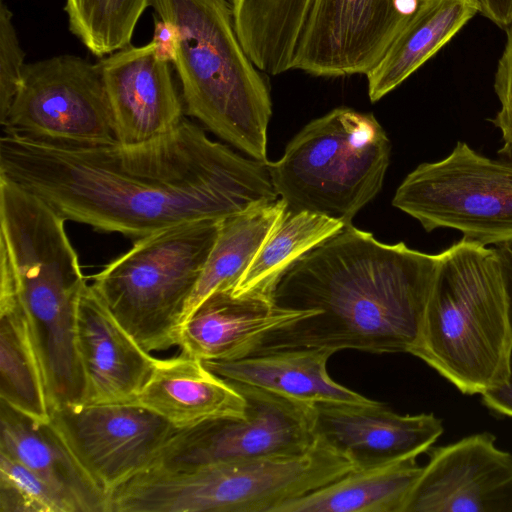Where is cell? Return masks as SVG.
I'll return each mask as SVG.
<instances>
[{
	"label": "cell",
	"mask_w": 512,
	"mask_h": 512,
	"mask_svg": "<svg viewBox=\"0 0 512 512\" xmlns=\"http://www.w3.org/2000/svg\"><path fill=\"white\" fill-rule=\"evenodd\" d=\"M76 346L85 380L84 404L132 403L156 359L133 339L88 284L77 306Z\"/></svg>",
	"instance_id": "obj_16"
},
{
	"label": "cell",
	"mask_w": 512,
	"mask_h": 512,
	"mask_svg": "<svg viewBox=\"0 0 512 512\" xmlns=\"http://www.w3.org/2000/svg\"><path fill=\"white\" fill-rule=\"evenodd\" d=\"M480 10L478 0H419L383 58L366 74L370 100L376 102L402 84Z\"/></svg>",
	"instance_id": "obj_22"
},
{
	"label": "cell",
	"mask_w": 512,
	"mask_h": 512,
	"mask_svg": "<svg viewBox=\"0 0 512 512\" xmlns=\"http://www.w3.org/2000/svg\"><path fill=\"white\" fill-rule=\"evenodd\" d=\"M509 296L512 317V242L494 246ZM483 405L497 416L512 418V352L505 385L481 395Z\"/></svg>",
	"instance_id": "obj_30"
},
{
	"label": "cell",
	"mask_w": 512,
	"mask_h": 512,
	"mask_svg": "<svg viewBox=\"0 0 512 512\" xmlns=\"http://www.w3.org/2000/svg\"><path fill=\"white\" fill-rule=\"evenodd\" d=\"M177 29L174 66L186 111L221 139L267 163L272 115L263 72L238 37L231 0H150Z\"/></svg>",
	"instance_id": "obj_4"
},
{
	"label": "cell",
	"mask_w": 512,
	"mask_h": 512,
	"mask_svg": "<svg viewBox=\"0 0 512 512\" xmlns=\"http://www.w3.org/2000/svg\"><path fill=\"white\" fill-rule=\"evenodd\" d=\"M389 138L371 113L338 107L312 120L268 162L287 210L351 224L380 192L390 162Z\"/></svg>",
	"instance_id": "obj_6"
},
{
	"label": "cell",
	"mask_w": 512,
	"mask_h": 512,
	"mask_svg": "<svg viewBox=\"0 0 512 512\" xmlns=\"http://www.w3.org/2000/svg\"><path fill=\"white\" fill-rule=\"evenodd\" d=\"M0 512H74L70 504L20 461L0 452Z\"/></svg>",
	"instance_id": "obj_27"
},
{
	"label": "cell",
	"mask_w": 512,
	"mask_h": 512,
	"mask_svg": "<svg viewBox=\"0 0 512 512\" xmlns=\"http://www.w3.org/2000/svg\"><path fill=\"white\" fill-rule=\"evenodd\" d=\"M392 204L427 231L454 229L482 245L512 242V156L493 159L458 141L445 158L418 165Z\"/></svg>",
	"instance_id": "obj_8"
},
{
	"label": "cell",
	"mask_w": 512,
	"mask_h": 512,
	"mask_svg": "<svg viewBox=\"0 0 512 512\" xmlns=\"http://www.w3.org/2000/svg\"><path fill=\"white\" fill-rule=\"evenodd\" d=\"M444 431L433 413L401 415L384 404L322 402L314 405V432L355 469L428 452Z\"/></svg>",
	"instance_id": "obj_14"
},
{
	"label": "cell",
	"mask_w": 512,
	"mask_h": 512,
	"mask_svg": "<svg viewBox=\"0 0 512 512\" xmlns=\"http://www.w3.org/2000/svg\"><path fill=\"white\" fill-rule=\"evenodd\" d=\"M99 66L119 143L149 142L172 133L181 124L183 105L170 63L155 56L151 41L117 50Z\"/></svg>",
	"instance_id": "obj_15"
},
{
	"label": "cell",
	"mask_w": 512,
	"mask_h": 512,
	"mask_svg": "<svg viewBox=\"0 0 512 512\" xmlns=\"http://www.w3.org/2000/svg\"><path fill=\"white\" fill-rule=\"evenodd\" d=\"M438 261L345 225L288 266L271 291L282 308L317 313L264 333L240 358L295 349L410 353Z\"/></svg>",
	"instance_id": "obj_2"
},
{
	"label": "cell",
	"mask_w": 512,
	"mask_h": 512,
	"mask_svg": "<svg viewBox=\"0 0 512 512\" xmlns=\"http://www.w3.org/2000/svg\"><path fill=\"white\" fill-rule=\"evenodd\" d=\"M416 459L354 469L275 512H404L422 469Z\"/></svg>",
	"instance_id": "obj_23"
},
{
	"label": "cell",
	"mask_w": 512,
	"mask_h": 512,
	"mask_svg": "<svg viewBox=\"0 0 512 512\" xmlns=\"http://www.w3.org/2000/svg\"><path fill=\"white\" fill-rule=\"evenodd\" d=\"M480 13L493 24L505 29L512 23V0H478Z\"/></svg>",
	"instance_id": "obj_32"
},
{
	"label": "cell",
	"mask_w": 512,
	"mask_h": 512,
	"mask_svg": "<svg viewBox=\"0 0 512 512\" xmlns=\"http://www.w3.org/2000/svg\"><path fill=\"white\" fill-rule=\"evenodd\" d=\"M154 32L151 43L155 56L164 62L174 63L179 46V35L176 27L167 20L154 19Z\"/></svg>",
	"instance_id": "obj_31"
},
{
	"label": "cell",
	"mask_w": 512,
	"mask_h": 512,
	"mask_svg": "<svg viewBox=\"0 0 512 512\" xmlns=\"http://www.w3.org/2000/svg\"><path fill=\"white\" fill-rule=\"evenodd\" d=\"M439 261L411 355L462 394L506 384L512 352L509 296L494 247L465 238Z\"/></svg>",
	"instance_id": "obj_3"
},
{
	"label": "cell",
	"mask_w": 512,
	"mask_h": 512,
	"mask_svg": "<svg viewBox=\"0 0 512 512\" xmlns=\"http://www.w3.org/2000/svg\"><path fill=\"white\" fill-rule=\"evenodd\" d=\"M25 54L15 30L12 13L0 4V121L8 113L19 90L25 69Z\"/></svg>",
	"instance_id": "obj_28"
},
{
	"label": "cell",
	"mask_w": 512,
	"mask_h": 512,
	"mask_svg": "<svg viewBox=\"0 0 512 512\" xmlns=\"http://www.w3.org/2000/svg\"><path fill=\"white\" fill-rule=\"evenodd\" d=\"M286 208L285 202L278 198L259 202L222 220L183 321L210 294L234 289Z\"/></svg>",
	"instance_id": "obj_24"
},
{
	"label": "cell",
	"mask_w": 512,
	"mask_h": 512,
	"mask_svg": "<svg viewBox=\"0 0 512 512\" xmlns=\"http://www.w3.org/2000/svg\"><path fill=\"white\" fill-rule=\"evenodd\" d=\"M316 313L282 308L262 293L218 290L183 321L177 346L202 361L238 359L264 333Z\"/></svg>",
	"instance_id": "obj_17"
},
{
	"label": "cell",
	"mask_w": 512,
	"mask_h": 512,
	"mask_svg": "<svg viewBox=\"0 0 512 512\" xmlns=\"http://www.w3.org/2000/svg\"><path fill=\"white\" fill-rule=\"evenodd\" d=\"M316 437L301 454L250 458L187 469L151 467L131 479L133 512H275L354 470Z\"/></svg>",
	"instance_id": "obj_5"
},
{
	"label": "cell",
	"mask_w": 512,
	"mask_h": 512,
	"mask_svg": "<svg viewBox=\"0 0 512 512\" xmlns=\"http://www.w3.org/2000/svg\"><path fill=\"white\" fill-rule=\"evenodd\" d=\"M150 0H66L69 29L94 55L103 57L130 45Z\"/></svg>",
	"instance_id": "obj_26"
},
{
	"label": "cell",
	"mask_w": 512,
	"mask_h": 512,
	"mask_svg": "<svg viewBox=\"0 0 512 512\" xmlns=\"http://www.w3.org/2000/svg\"><path fill=\"white\" fill-rule=\"evenodd\" d=\"M229 382L244 396L245 413L177 430L151 467L187 469L250 458L296 455L313 446L316 441L314 405L252 385Z\"/></svg>",
	"instance_id": "obj_10"
},
{
	"label": "cell",
	"mask_w": 512,
	"mask_h": 512,
	"mask_svg": "<svg viewBox=\"0 0 512 512\" xmlns=\"http://www.w3.org/2000/svg\"><path fill=\"white\" fill-rule=\"evenodd\" d=\"M476 433L431 447L404 512H512V454Z\"/></svg>",
	"instance_id": "obj_13"
},
{
	"label": "cell",
	"mask_w": 512,
	"mask_h": 512,
	"mask_svg": "<svg viewBox=\"0 0 512 512\" xmlns=\"http://www.w3.org/2000/svg\"><path fill=\"white\" fill-rule=\"evenodd\" d=\"M0 124L4 134L59 147L118 142L99 63L75 55L26 64L19 90Z\"/></svg>",
	"instance_id": "obj_9"
},
{
	"label": "cell",
	"mask_w": 512,
	"mask_h": 512,
	"mask_svg": "<svg viewBox=\"0 0 512 512\" xmlns=\"http://www.w3.org/2000/svg\"><path fill=\"white\" fill-rule=\"evenodd\" d=\"M132 403L154 412L176 429L206 421L241 416L244 396L202 360L180 353L155 359L153 370Z\"/></svg>",
	"instance_id": "obj_18"
},
{
	"label": "cell",
	"mask_w": 512,
	"mask_h": 512,
	"mask_svg": "<svg viewBox=\"0 0 512 512\" xmlns=\"http://www.w3.org/2000/svg\"><path fill=\"white\" fill-rule=\"evenodd\" d=\"M505 31L506 40L494 76V91L500 108L490 122L501 133L503 145L498 154L512 156V23Z\"/></svg>",
	"instance_id": "obj_29"
},
{
	"label": "cell",
	"mask_w": 512,
	"mask_h": 512,
	"mask_svg": "<svg viewBox=\"0 0 512 512\" xmlns=\"http://www.w3.org/2000/svg\"><path fill=\"white\" fill-rule=\"evenodd\" d=\"M50 422L107 495L149 469L178 430L130 402L67 405L51 411Z\"/></svg>",
	"instance_id": "obj_12"
},
{
	"label": "cell",
	"mask_w": 512,
	"mask_h": 512,
	"mask_svg": "<svg viewBox=\"0 0 512 512\" xmlns=\"http://www.w3.org/2000/svg\"><path fill=\"white\" fill-rule=\"evenodd\" d=\"M222 220L191 221L140 238L92 276L91 286L147 352L177 346L188 301Z\"/></svg>",
	"instance_id": "obj_7"
},
{
	"label": "cell",
	"mask_w": 512,
	"mask_h": 512,
	"mask_svg": "<svg viewBox=\"0 0 512 512\" xmlns=\"http://www.w3.org/2000/svg\"><path fill=\"white\" fill-rule=\"evenodd\" d=\"M333 354L326 349L280 350L233 360H204L203 363L226 380L252 385L309 405L375 401L331 378L327 362Z\"/></svg>",
	"instance_id": "obj_21"
},
{
	"label": "cell",
	"mask_w": 512,
	"mask_h": 512,
	"mask_svg": "<svg viewBox=\"0 0 512 512\" xmlns=\"http://www.w3.org/2000/svg\"><path fill=\"white\" fill-rule=\"evenodd\" d=\"M0 397L16 411L49 422L45 379L18 279L0 242Z\"/></svg>",
	"instance_id": "obj_20"
},
{
	"label": "cell",
	"mask_w": 512,
	"mask_h": 512,
	"mask_svg": "<svg viewBox=\"0 0 512 512\" xmlns=\"http://www.w3.org/2000/svg\"><path fill=\"white\" fill-rule=\"evenodd\" d=\"M419 0H310L292 70L320 77L367 74L383 58Z\"/></svg>",
	"instance_id": "obj_11"
},
{
	"label": "cell",
	"mask_w": 512,
	"mask_h": 512,
	"mask_svg": "<svg viewBox=\"0 0 512 512\" xmlns=\"http://www.w3.org/2000/svg\"><path fill=\"white\" fill-rule=\"evenodd\" d=\"M344 226L325 215L292 212L286 208L231 292L234 295L255 292L270 296L288 266Z\"/></svg>",
	"instance_id": "obj_25"
},
{
	"label": "cell",
	"mask_w": 512,
	"mask_h": 512,
	"mask_svg": "<svg viewBox=\"0 0 512 512\" xmlns=\"http://www.w3.org/2000/svg\"><path fill=\"white\" fill-rule=\"evenodd\" d=\"M0 452L36 473L74 512H108V495L50 421H35L0 401Z\"/></svg>",
	"instance_id": "obj_19"
},
{
	"label": "cell",
	"mask_w": 512,
	"mask_h": 512,
	"mask_svg": "<svg viewBox=\"0 0 512 512\" xmlns=\"http://www.w3.org/2000/svg\"><path fill=\"white\" fill-rule=\"evenodd\" d=\"M267 163L210 140L185 118L172 133L132 145L71 148L9 134L0 139L1 177L65 221L136 240L278 199Z\"/></svg>",
	"instance_id": "obj_1"
}]
</instances>
